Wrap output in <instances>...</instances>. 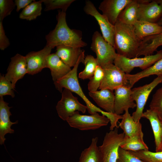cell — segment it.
Masks as SVG:
<instances>
[{
  "label": "cell",
  "instance_id": "cell-1",
  "mask_svg": "<svg viewBox=\"0 0 162 162\" xmlns=\"http://www.w3.org/2000/svg\"><path fill=\"white\" fill-rule=\"evenodd\" d=\"M56 16L57 23L55 28L45 36L46 46L52 49L59 46L83 47L87 44L82 40L81 31L72 29L66 21V13L59 10Z\"/></svg>",
  "mask_w": 162,
  "mask_h": 162
},
{
  "label": "cell",
  "instance_id": "cell-2",
  "mask_svg": "<svg viewBox=\"0 0 162 162\" xmlns=\"http://www.w3.org/2000/svg\"><path fill=\"white\" fill-rule=\"evenodd\" d=\"M115 26L114 46L117 53L129 58L136 57L140 40L133 25L117 20Z\"/></svg>",
  "mask_w": 162,
  "mask_h": 162
},
{
  "label": "cell",
  "instance_id": "cell-3",
  "mask_svg": "<svg viewBox=\"0 0 162 162\" xmlns=\"http://www.w3.org/2000/svg\"><path fill=\"white\" fill-rule=\"evenodd\" d=\"M85 51L83 50L76 64L70 71L62 78L54 83L56 88L62 92L63 88L68 89L80 96L86 104L87 110L91 114L100 112L102 114L104 111L96 106L89 101L84 94L79 82L77 71L79 64H83L85 58Z\"/></svg>",
  "mask_w": 162,
  "mask_h": 162
},
{
  "label": "cell",
  "instance_id": "cell-4",
  "mask_svg": "<svg viewBox=\"0 0 162 162\" xmlns=\"http://www.w3.org/2000/svg\"><path fill=\"white\" fill-rule=\"evenodd\" d=\"M118 128L106 132L102 144L98 147L101 162H116L118 157V149L124 134H119Z\"/></svg>",
  "mask_w": 162,
  "mask_h": 162
},
{
  "label": "cell",
  "instance_id": "cell-5",
  "mask_svg": "<svg viewBox=\"0 0 162 162\" xmlns=\"http://www.w3.org/2000/svg\"><path fill=\"white\" fill-rule=\"evenodd\" d=\"M162 58V50L157 51L155 54L143 58H129L117 53L113 63L126 74H130L134 68L145 70Z\"/></svg>",
  "mask_w": 162,
  "mask_h": 162
},
{
  "label": "cell",
  "instance_id": "cell-6",
  "mask_svg": "<svg viewBox=\"0 0 162 162\" xmlns=\"http://www.w3.org/2000/svg\"><path fill=\"white\" fill-rule=\"evenodd\" d=\"M70 127L81 130H94L108 125L110 120L96 112L90 115H82L76 111L66 120Z\"/></svg>",
  "mask_w": 162,
  "mask_h": 162
},
{
  "label": "cell",
  "instance_id": "cell-7",
  "mask_svg": "<svg viewBox=\"0 0 162 162\" xmlns=\"http://www.w3.org/2000/svg\"><path fill=\"white\" fill-rule=\"evenodd\" d=\"M90 48L95 53L98 65L102 68L113 63L117 54L116 50L98 31L94 32L92 35Z\"/></svg>",
  "mask_w": 162,
  "mask_h": 162
},
{
  "label": "cell",
  "instance_id": "cell-8",
  "mask_svg": "<svg viewBox=\"0 0 162 162\" xmlns=\"http://www.w3.org/2000/svg\"><path fill=\"white\" fill-rule=\"evenodd\" d=\"M72 92L64 88L62 92L61 98L56 106L58 116L64 121H66L76 111L85 113L87 110V106L80 103L77 97L74 96Z\"/></svg>",
  "mask_w": 162,
  "mask_h": 162
},
{
  "label": "cell",
  "instance_id": "cell-9",
  "mask_svg": "<svg viewBox=\"0 0 162 162\" xmlns=\"http://www.w3.org/2000/svg\"><path fill=\"white\" fill-rule=\"evenodd\" d=\"M162 82V76H158L151 82L132 89V97L136 102V109L132 117L135 122L140 121L142 118L145 106L153 90Z\"/></svg>",
  "mask_w": 162,
  "mask_h": 162
},
{
  "label": "cell",
  "instance_id": "cell-10",
  "mask_svg": "<svg viewBox=\"0 0 162 162\" xmlns=\"http://www.w3.org/2000/svg\"><path fill=\"white\" fill-rule=\"evenodd\" d=\"M102 68L104 76L99 89H107L113 91L122 86L130 87L129 82L126 77V74L113 63L108 64Z\"/></svg>",
  "mask_w": 162,
  "mask_h": 162
},
{
  "label": "cell",
  "instance_id": "cell-11",
  "mask_svg": "<svg viewBox=\"0 0 162 162\" xmlns=\"http://www.w3.org/2000/svg\"><path fill=\"white\" fill-rule=\"evenodd\" d=\"M83 10L86 14L94 18L99 25L102 36L106 41L114 47L115 26L100 13L94 4L89 0L86 1Z\"/></svg>",
  "mask_w": 162,
  "mask_h": 162
},
{
  "label": "cell",
  "instance_id": "cell-12",
  "mask_svg": "<svg viewBox=\"0 0 162 162\" xmlns=\"http://www.w3.org/2000/svg\"><path fill=\"white\" fill-rule=\"evenodd\" d=\"M138 20L158 23L162 16V8L156 0H139Z\"/></svg>",
  "mask_w": 162,
  "mask_h": 162
},
{
  "label": "cell",
  "instance_id": "cell-13",
  "mask_svg": "<svg viewBox=\"0 0 162 162\" xmlns=\"http://www.w3.org/2000/svg\"><path fill=\"white\" fill-rule=\"evenodd\" d=\"M52 49L46 45L40 50L32 51L26 55L28 74L32 75L36 74L46 68L47 58Z\"/></svg>",
  "mask_w": 162,
  "mask_h": 162
},
{
  "label": "cell",
  "instance_id": "cell-14",
  "mask_svg": "<svg viewBox=\"0 0 162 162\" xmlns=\"http://www.w3.org/2000/svg\"><path fill=\"white\" fill-rule=\"evenodd\" d=\"M28 74L27 66L25 56L17 54L11 58L5 77L12 84L15 88L19 80Z\"/></svg>",
  "mask_w": 162,
  "mask_h": 162
},
{
  "label": "cell",
  "instance_id": "cell-15",
  "mask_svg": "<svg viewBox=\"0 0 162 162\" xmlns=\"http://www.w3.org/2000/svg\"><path fill=\"white\" fill-rule=\"evenodd\" d=\"M114 92V113L120 115L136 105L132 96V89L128 86H122L115 89Z\"/></svg>",
  "mask_w": 162,
  "mask_h": 162
},
{
  "label": "cell",
  "instance_id": "cell-16",
  "mask_svg": "<svg viewBox=\"0 0 162 162\" xmlns=\"http://www.w3.org/2000/svg\"><path fill=\"white\" fill-rule=\"evenodd\" d=\"M131 0H104L100 4L99 9L110 22L116 24L119 15Z\"/></svg>",
  "mask_w": 162,
  "mask_h": 162
},
{
  "label": "cell",
  "instance_id": "cell-17",
  "mask_svg": "<svg viewBox=\"0 0 162 162\" xmlns=\"http://www.w3.org/2000/svg\"><path fill=\"white\" fill-rule=\"evenodd\" d=\"M8 103L5 102L3 97L0 98V144H3L6 139L5 135L8 133L12 134L14 130L11 129L12 125L18 123V121L12 122L10 119L11 115L10 111L11 108L8 106Z\"/></svg>",
  "mask_w": 162,
  "mask_h": 162
},
{
  "label": "cell",
  "instance_id": "cell-18",
  "mask_svg": "<svg viewBox=\"0 0 162 162\" xmlns=\"http://www.w3.org/2000/svg\"><path fill=\"white\" fill-rule=\"evenodd\" d=\"M89 96L100 107L106 112L114 113V93L113 91L103 89L88 93Z\"/></svg>",
  "mask_w": 162,
  "mask_h": 162
},
{
  "label": "cell",
  "instance_id": "cell-19",
  "mask_svg": "<svg viewBox=\"0 0 162 162\" xmlns=\"http://www.w3.org/2000/svg\"><path fill=\"white\" fill-rule=\"evenodd\" d=\"M46 68L50 71L54 83L60 80L71 70V68L63 62L56 53L50 54L47 57Z\"/></svg>",
  "mask_w": 162,
  "mask_h": 162
},
{
  "label": "cell",
  "instance_id": "cell-20",
  "mask_svg": "<svg viewBox=\"0 0 162 162\" xmlns=\"http://www.w3.org/2000/svg\"><path fill=\"white\" fill-rule=\"evenodd\" d=\"M83 50L80 47L59 46L56 47L55 53L63 62L71 68L76 64Z\"/></svg>",
  "mask_w": 162,
  "mask_h": 162
},
{
  "label": "cell",
  "instance_id": "cell-21",
  "mask_svg": "<svg viewBox=\"0 0 162 162\" xmlns=\"http://www.w3.org/2000/svg\"><path fill=\"white\" fill-rule=\"evenodd\" d=\"M142 118L149 121L154 135L156 152L160 151L162 142V121L157 113L150 109L143 113Z\"/></svg>",
  "mask_w": 162,
  "mask_h": 162
},
{
  "label": "cell",
  "instance_id": "cell-22",
  "mask_svg": "<svg viewBox=\"0 0 162 162\" xmlns=\"http://www.w3.org/2000/svg\"><path fill=\"white\" fill-rule=\"evenodd\" d=\"M118 126L123 131L124 136L131 137L137 135L143 136L142 124L140 121L135 122L129 113L128 110L124 112Z\"/></svg>",
  "mask_w": 162,
  "mask_h": 162
},
{
  "label": "cell",
  "instance_id": "cell-23",
  "mask_svg": "<svg viewBox=\"0 0 162 162\" xmlns=\"http://www.w3.org/2000/svg\"><path fill=\"white\" fill-rule=\"evenodd\" d=\"M136 34L140 40L152 35L162 33V26L142 21H137L133 25Z\"/></svg>",
  "mask_w": 162,
  "mask_h": 162
},
{
  "label": "cell",
  "instance_id": "cell-24",
  "mask_svg": "<svg viewBox=\"0 0 162 162\" xmlns=\"http://www.w3.org/2000/svg\"><path fill=\"white\" fill-rule=\"evenodd\" d=\"M162 76V58L156 62L153 65L142 71L134 74H126V77L128 81L130 87L140 80L151 75Z\"/></svg>",
  "mask_w": 162,
  "mask_h": 162
},
{
  "label": "cell",
  "instance_id": "cell-25",
  "mask_svg": "<svg viewBox=\"0 0 162 162\" xmlns=\"http://www.w3.org/2000/svg\"><path fill=\"white\" fill-rule=\"evenodd\" d=\"M139 0H131L119 15L118 20L128 25H133L138 20Z\"/></svg>",
  "mask_w": 162,
  "mask_h": 162
},
{
  "label": "cell",
  "instance_id": "cell-26",
  "mask_svg": "<svg viewBox=\"0 0 162 162\" xmlns=\"http://www.w3.org/2000/svg\"><path fill=\"white\" fill-rule=\"evenodd\" d=\"M143 136L137 135L131 137H124L120 147L128 151H148L149 148L144 142Z\"/></svg>",
  "mask_w": 162,
  "mask_h": 162
},
{
  "label": "cell",
  "instance_id": "cell-27",
  "mask_svg": "<svg viewBox=\"0 0 162 162\" xmlns=\"http://www.w3.org/2000/svg\"><path fill=\"white\" fill-rule=\"evenodd\" d=\"M98 141L97 137L92 138L90 145L81 152L78 162H101Z\"/></svg>",
  "mask_w": 162,
  "mask_h": 162
},
{
  "label": "cell",
  "instance_id": "cell-28",
  "mask_svg": "<svg viewBox=\"0 0 162 162\" xmlns=\"http://www.w3.org/2000/svg\"><path fill=\"white\" fill-rule=\"evenodd\" d=\"M42 3L41 0H34L23 9L20 14V18L28 21L35 19L41 14Z\"/></svg>",
  "mask_w": 162,
  "mask_h": 162
},
{
  "label": "cell",
  "instance_id": "cell-29",
  "mask_svg": "<svg viewBox=\"0 0 162 162\" xmlns=\"http://www.w3.org/2000/svg\"><path fill=\"white\" fill-rule=\"evenodd\" d=\"M83 64L85 68L79 73L78 77L83 80L90 79L93 76L98 65L96 58L91 55H87L85 57Z\"/></svg>",
  "mask_w": 162,
  "mask_h": 162
},
{
  "label": "cell",
  "instance_id": "cell-30",
  "mask_svg": "<svg viewBox=\"0 0 162 162\" xmlns=\"http://www.w3.org/2000/svg\"><path fill=\"white\" fill-rule=\"evenodd\" d=\"M129 151L145 162H162V151L153 152L143 150Z\"/></svg>",
  "mask_w": 162,
  "mask_h": 162
},
{
  "label": "cell",
  "instance_id": "cell-31",
  "mask_svg": "<svg viewBox=\"0 0 162 162\" xmlns=\"http://www.w3.org/2000/svg\"><path fill=\"white\" fill-rule=\"evenodd\" d=\"M45 6V11L56 9L65 12L71 4L75 0H40Z\"/></svg>",
  "mask_w": 162,
  "mask_h": 162
},
{
  "label": "cell",
  "instance_id": "cell-32",
  "mask_svg": "<svg viewBox=\"0 0 162 162\" xmlns=\"http://www.w3.org/2000/svg\"><path fill=\"white\" fill-rule=\"evenodd\" d=\"M104 76L103 68L99 65L97 67L93 76L89 79L88 84L89 92L97 91L99 88Z\"/></svg>",
  "mask_w": 162,
  "mask_h": 162
},
{
  "label": "cell",
  "instance_id": "cell-33",
  "mask_svg": "<svg viewBox=\"0 0 162 162\" xmlns=\"http://www.w3.org/2000/svg\"><path fill=\"white\" fill-rule=\"evenodd\" d=\"M149 106L150 109L156 112L162 121V86L153 95Z\"/></svg>",
  "mask_w": 162,
  "mask_h": 162
},
{
  "label": "cell",
  "instance_id": "cell-34",
  "mask_svg": "<svg viewBox=\"0 0 162 162\" xmlns=\"http://www.w3.org/2000/svg\"><path fill=\"white\" fill-rule=\"evenodd\" d=\"M14 87L12 83L5 76L0 74V97L9 95L13 98L15 96Z\"/></svg>",
  "mask_w": 162,
  "mask_h": 162
},
{
  "label": "cell",
  "instance_id": "cell-35",
  "mask_svg": "<svg viewBox=\"0 0 162 162\" xmlns=\"http://www.w3.org/2000/svg\"><path fill=\"white\" fill-rule=\"evenodd\" d=\"M15 6L12 0H0V21L10 15Z\"/></svg>",
  "mask_w": 162,
  "mask_h": 162
},
{
  "label": "cell",
  "instance_id": "cell-36",
  "mask_svg": "<svg viewBox=\"0 0 162 162\" xmlns=\"http://www.w3.org/2000/svg\"><path fill=\"white\" fill-rule=\"evenodd\" d=\"M116 162H145L131 154L129 151L119 147Z\"/></svg>",
  "mask_w": 162,
  "mask_h": 162
},
{
  "label": "cell",
  "instance_id": "cell-37",
  "mask_svg": "<svg viewBox=\"0 0 162 162\" xmlns=\"http://www.w3.org/2000/svg\"><path fill=\"white\" fill-rule=\"evenodd\" d=\"M10 45L9 39L5 34L2 21H0V49L4 50Z\"/></svg>",
  "mask_w": 162,
  "mask_h": 162
},
{
  "label": "cell",
  "instance_id": "cell-38",
  "mask_svg": "<svg viewBox=\"0 0 162 162\" xmlns=\"http://www.w3.org/2000/svg\"><path fill=\"white\" fill-rule=\"evenodd\" d=\"M149 43L151 47L155 50L162 46V33L151 36L149 39Z\"/></svg>",
  "mask_w": 162,
  "mask_h": 162
},
{
  "label": "cell",
  "instance_id": "cell-39",
  "mask_svg": "<svg viewBox=\"0 0 162 162\" xmlns=\"http://www.w3.org/2000/svg\"><path fill=\"white\" fill-rule=\"evenodd\" d=\"M34 1L33 0H15L14 2L16 6V11L19 12L21 9L24 8Z\"/></svg>",
  "mask_w": 162,
  "mask_h": 162
},
{
  "label": "cell",
  "instance_id": "cell-40",
  "mask_svg": "<svg viewBox=\"0 0 162 162\" xmlns=\"http://www.w3.org/2000/svg\"><path fill=\"white\" fill-rule=\"evenodd\" d=\"M156 1L161 6L162 8V0H156ZM158 23L159 25L162 26V16Z\"/></svg>",
  "mask_w": 162,
  "mask_h": 162
},
{
  "label": "cell",
  "instance_id": "cell-41",
  "mask_svg": "<svg viewBox=\"0 0 162 162\" xmlns=\"http://www.w3.org/2000/svg\"><path fill=\"white\" fill-rule=\"evenodd\" d=\"M160 151H162V144H161V146Z\"/></svg>",
  "mask_w": 162,
  "mask_h": 162
}]
</instances>
